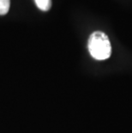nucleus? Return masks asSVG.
<instances>
[{"mask_svg":"<svg viewBox=\"0 0 132 133\" xmlns=\"http://www.w3.org/2000/svg\"><path fill=\"white\" fill-rule=\"evenodd\" d=\"M88 47L94 59L105 60L112 54V46L107 35L101 31H95L89 36Z\"/></svg>","mask_w":132,"mask_h":133,"instance_id":"obj_1","label":"nucleus"},{"mask_svg":"<svg viewBox=\"0 0 132 133\" xmlns=\"http://www.w3.org/2000/svg\"><path fill=\"white\" fill-rule=\"evenodd\" d=\"M38 8L43 11H47L51 9L52 0H34Z\"/></svg>","mask_w":132,"mask_h":133,"instance_id":"obj_2","label":"nucleus"},{"mask_svg":"<svg viewBox=\"0 0 132 133\" xmlns=\"http://www.w3.org/2000/svg\"><path fill=\"white\" fill-rule=\"evenodd\" d=\"M10 6V0H0V15H5L8 13Z\"/></svg>","mask_w":132,"mask_h":133,"instance_id":"obj_3","label":"nucleus"}]
</instances>
